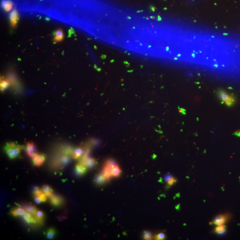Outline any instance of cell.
I'll list each match as a JSON object with an SVG mask.
<instances>
[{
	"instance_id": "7c38bea8",
	"label": "cell",
	"mask_w": 240,
	"mask_h": 240,
	"mask_svg": "<svg viewBox=\"0 0 240 240\" xmlns=\"http://www.w3.org/2000/svg\"><path fill=\"white\" fill-rule=\"evenodd\" d=\"M64 38V33L62 29H58L55 31L54 34L53 39L54 42H55V43L60 42L62 41Z\"/></svg>"
},
{
	"instance_id": "52a82bcc",
	"label": "cell",
	"mask_w": 240,
	"mask_h": 240,
	"mask_svg": "<svg viewBox=\"0 0 240 240\" xmlns=\"http://www.w3.org/2000/svg\"><path fill=\"white\" fill-rule=\"evenodd\" d=\"M9 19L11 27L13 28L16 27L19 20V15L18 12L15 10L11 11L9 14Z\"/></svg>"
},
{
	"instance_id": "ac0fdd59",
	"label": "cell",
	"mask_w": 240,
	"mask_h": 240,
	"mask_svg": "<svg viewBox=\"0 0 240 240\" xmlns=\"http://www.w3.org/2000/svg\"><path fill=\"white\" fill-rule=\"evenodd\" d=\"M102 173L104 176L108 181H109L112 176L111 175V168L107 165H104V167L103 168Z\"/></svg>"
},
{
	"instance_id": "9a60e30c",
	"label": "cell",
	"mask_w": 240,
	"mask_h": 240,
	"mask_svg": "<svg viewBox=\"0 0 240 240\" xmlns=\"http://www.w3.org/2000/svg\"><path fill=\"white\" fill-rule=\"evenodd\" d=\"M1 5L3 9L6 12L11 11L13 8V4L9 0H2Z\"/></svg>"
},
{
	"instance_id": "6da1fadb",
	"label": "cell",
	"mask_w": 240,
	"mask_h": 240,
	"mask_svg": "<svg viewBox=\"0 0 240 240\" xmlns=\"http://www.w3.org/2000/svg\"><path fill=\"white\" fill-rule=\"evenodd\" d=\"M24 148L23 146L19 145L14 142H10L6 143L4 149L8 158L13 160L19 157L21 150Z\"/></svg>"
},
{
	"instance_id": "1f68e13d",
	"label": "cell",
	"mask_w": 240,
	"mask_h": 240,
	"mask_svg": "<svg viewBox=\"0 0 240 240\" xmlns=\"http://www.w3.org/2000/svg\"><path fill=\"white\" fill-rule=\"evenodd\" d=\"M172 177V176L171 175H166V176H165V177H164V180H165V181H166L167 182Z\"/></svg>"
},
{
	"instance_id": "cb8c5ba5",
	"label": "cell",
	"mask_w": 240,
	"mask_h": 240,
	"mask_svg": "<svg viewBox=\"0 0 240 240\" xmlns=\"http://www.w3.org/2000/svg\"><path fill=\"white\" fill-rule=\"evenodd\" d=\"M42 190L48 197H50L54 193L52 188L48 185H44L42 187Z\"/></svg>"
},
{
	"instance_id": "7402d4cb",
	"label": "cell",
	"mask_w": 240,
	"mask_h": 240,
	"mask_svg": "<svg viewBox=\"0 0 240 240\" xmlns=\"http://www.w3.org/2000/svg\"><path fill=\"white\" fill-rule=\"evenodd\" d=\"M26 212L28 213H30V214L33 215L36 212L37 209V208L34 205H32L30 204H26L23 207Z\"/></svg>"
},
{
	"instance_id": "277c9868",
	"label": "cell",
	"mask_w": 240,
	"mask_h": 240,
	"mask_svg": "<svg viewBox=\"0 0 240 240\" xmlns=\"http://www.w3.org/2000/svg\"><path fill=\"white\" fill-rule=\"evenodd\" d=\"M49 198L50 203L54 207H60L63 205L65 202L64 199L62 196L54 193L51 195Z\"/></svg>"
},
{
	"instance_id": "4dcf8cb0",
	"label": "cell",
	"mask_w": 240,
	"mask_h": 240,
	"mask_svg": "<svg viewBox=\"0 0 240 240\" xmlns=\"http://www.w3.org/2000/svg\"><path fill=\"white\" fill-rule=\"evenodd\" d=\"M34 201L37 204L41 203V202H42V201L41 200V198L39 197H34Z\"/></svg>"
},
{
	"instance_id": "e0dca14e",
	"label": "cell",
	"mask_w": 240,
	"mask_h": 240,
	"mask_svg": "<svg viewBox=\"0 0 240 240\" xmlns=\"http://www.w3.org/2000/svg\"><path fill=\"white\" fill-rule=\"evenodd\" d=\"M7 79L9 81L10 85L12 86H16L18 85V81L16 74L13 72H11L8 74Z\"/></svg>"
},
{
	"instance_id": "7a4b0ae2",
	"label": "cell",
	"mask_w": 240,
	"mask_h": 240,
	"mask_svg": "<svg viewBox=\"0 0 240 240\" xmlns=\"http://www.w3.org/2000/svg\"><path fill=\"white\" fill-rule=\"evenodd\" d=\"M217 96L220 100L228 106H232L235 103V98L234 96L229 94L223 90L217 91Z\"/></svg>"
},
{
	"instance_id": "d4e9b609",
	"label": "cell",
	"mask_w": 240,
	"mask_h": 240,
	"mask_svg": "<svg viewBox=\"0 0 240 240\" xmlns=\"http://www.w3.org/2000/svg\"><path fill=\"white\" fill-rule=\"evenodd\" d=\"M56 231L53 228L49 229L46 232V237L48 239H53L55 237Z\"/></svg>"
},
{
	"instance_id": "4fadbf2b",
	"label": "cell",
	"mask_w": 240,
	"mask_h": 240,
	"mask_svg": "<svg viewBox=\"0 0 240 240\" xmlns=\"http://www.w3.org/2000/svg\"><path fill=\"white\" fill-rule=\"evenodd\" d=\"M36 220L37 223L41 224L44 222L45 219V215L43 212L41 210H37L36 212L33 215Z\"/></svg>"
},
{
	"instance_id": "f546056e",
	"label": "cell",
	"mask_w": 240,
	"mask_h": 240,
	"mask_svg": "<svg viewBox=\"0 0 240 240\" xmlns=\"http://www.w3.org/2000/svg\"><path fill=\"white\" fill-rule=\"evenodd\" d=\"M176 182V179L174 177H172L170 179H169L168 181H167V184L169 186H171L174 184Z\"/></svg>"
},
{
	"instance_id": "4316f807",
	"label": "cell",
	"mask_w": 240,
	"mask_h": 240,
	"mask_svg": "<svg viewBox=\"0 0 240 240\" xmlns=\"http://www.w3.org/2000/svg\"><path fill=\"white\" fill-rule=\"evenodd\" d=\"M44 193L42 189H41L38 188L37 187L34 189L33 191V195L34 197H40L43 193Z\"/></svg>"
},
{
	"instance_id": "83f0119b",
	"label": "cell",
	"mask_w": 240,
	"mask_h": 240,
	"mask_svg": "<svg viewBox=\"0 0 240 240\" xmlns=\"http://www.w3.org/2000/svg\"><path fill=\"white\" fill-rule=\"evenodd\" d=\"M143 236L144 239L145 240H149L152 239V234L150 231H144Z\"/></svg>"
},
{
	"instance_id": "ffe728a7",
	"label": "cell",
	"mask_w": 240,
	"mask_h": 240,
	"mask_svg": "<svg viewBox=\"0 0 240 240\" xmlns=\"http://www.w3.org/2000/svg\"><path fill=\"white\" fill-rule=\"evenodd\" d=\"M107 181H108L102 172L97 175L95 178V183L98 185H103L105 184Z\"/></svg>"
},
{
	"instance_id": "30bf717a",
	"label": "cell",
	"mask_w": 240,
	"mask_h": 240,
	"mask_svg": "<svg viewBox=\"0 0 240 240\" xmlns=\"http://www.w3.org/2000/svg\"><path fill=\"white\" fill-rule=\"evenodd\" d=\"M84 150L82 147H78L73 150L71 156L74 159L77 160L80 158L84 154Z\"/></svg>"
},
{
	"instance_id": "603a6c76",
	"label": "cell",
	"mask_w": 240,
	"mask_h": 240,
	"mask_svg": "<svg viewBox=\"0 0 240 240\" xmlns=\"http://www.w3.org/2000/svg\"><path fill=\"white\" fill-rule=\"evenodd\" d=\"M226 227L224 225H217L214 230V232L218 235H223L226 232Z\"/></svg>"
},
{
	"instance_id": "484cf974",
	"label": "cell",
	"mask_w": 240,
	"mask_h": 240,
	"mask_svg": "<svg viewBox=\"0 0 240 240\" xmlns=\"http://www.w3.org/2000/svg\"><path fill=\"white\" fill-rule=\"evenodd\" d=\"M117 164H117L116 162L114 160L112 159H110L107 160L105 164V165H107V166L111 168H113Z\"/></svg>"
},
{
	"instance_id": "5b68a950",
	"label": "cell",
	"mask_w": 240,
	"mask_h": 240,
	"mask_svg": "<svg viewBox=\"0 0 240 240\" xmlns=\"http://www.w3.org/2000/svg\"><path fill=\"white\" fill-rule=\"evenodd\" d=\"M70 158L69 155L63 153V154L57 158L54 161L55 165L59 167H63L66 165L70 162Z\"/></svg>"
},
{
	"instance_id": "5bb4252c",
	"label": "cell",
	"mask_w": 240,
	"mask_h": 240,
	"mask_svg": "<svg viewBox=\"0 0 240 240\" xmlns=\"http://www.w3.org/2000/svg\"><path fill=\"white\" fill-rule=\"evenodd\" d=\"M75 171L77 174L79 176L85 174L87 171V168L85 165L79 163L77 164L75 166Z\"/></svg>"
},
{
	"instance_id": "f1b7e54d",
	"label": "cell",
	"mask_w": 240,
	"mask_h": 240,
	"mask_svg": "<svg viewBox=\"0 0 240 240\" xmlns=\"http://www.w3.org/2000/svg\"><path fill=\"white\" fill-rule=\"evenodd\" d=\"M165 238V235L163 233H160L156 235L155 239L157 240H164Z\"/></svg>"
},
{
	"instance_id": "9c48e42d",
	"label": "cell",
	"mask_w": 240,
	"mask_h": 240,
	"mask_svg": "<svg viewBox=\"0 0 240 240\" xmlns=\"http://www.w3.org/2000/svg\"><path fill=\"white\" fill-rule=\"evenodd\" d=\"M79 163L85 165L87 168H92L97 163L96 160L94 158H90V156L84 160H80Z\"/></svg>"
},
{
	"instance_id": "44dd1931",
	"label": "cell",
	"mask_w": 240,
	"mask_h": 240,
	"mask_svg": "<svg viewBox=\"0 0 240 240\" xmlns=\"http://www.w3.org/2000/svg\"><path fill=\"white\" fill-rule=\"evenodd\" d=\"M122 173L121 168L118 164L115 165L114 167L111 168V175L112 177L117 178L119 177Z\"/></svg>"
},
{
	"instance_id": "d6986e66",
	"label": "cell",
	"mask_w": 240,
	"mask_h": 240,
	"mask_svg": "<svg viewBox=\"0 0 240 240\" xmlns=\"http://www.w3.org/2000/svg\"><path fill=\"white\" fill-rule=\"evenodd\" d=\"M23 219L27 223L29 224H36L37 223L36 220L32 214L26 212L24 214L23 216Z\"/></svg>"
},
{
	"instance_id": "3957f363",
	"label": "cell",
	"mask_w": 240,
	"mask_h": 240,
	"mask_svg": "<svg viewBox=\"0 0 240 240\" xmlns=\"http://www.w3.org/2000/svg\"><path fill=\"white\" fill-rule=\"evenodd\" d=\"M230 215L228 213L220 214L216 217L212 222H210V225H219L225 224L229 220Z\"/></svg>"
},
{
	"instance_id": "2e32d148",
	"label": "cell",
	"mask_w": 240,
	"mask_h": 240,
	"mask_svg": "<svg viewBox=\"0 0 240 240\" xmlns=\"http://www.w3.org/2000/svg\"><path fill=\"white\" fill-rule=\"evenodd\" d=\"M0 87H1V91L2 93H4L5 90L9 88V86H10V83L9 81L7 78H1V84H0Z\"/></svg>"
},
{
	"instance_id": "8fae6325",
	"label": "cell",
	"mask_w": 240,
	"mask_h": 240,
	"mask_svg": "<svg viewBox=\"0 0 240 240\" xmlns=\"http://www.w3.org/2000/svg\"><path fill=\"white\" fill-rule=\"evenodd\" d=\"M26 212V211L24 208L17 207L12 209L10 213L13 216L17 217L23 216L24 214Z\"/></svg>"
},
{
	"instance_id": "8992f818",
	"label": "cell",
	"mask_w": 240,
	"mask_h": 240,
	"mask_svg": "<svg viewBox=\"0 0 240 240\" xmlns=\"http://www.w3.org/2000/svg\"><path fill=\"white\" fill-rule=\"evenodd\" d=\"M25 150L28 156L32 158L38 154L37 152V147L35 144L33 142H27Z\"/></svg>"
},
{
	"instance_id": "ba28073f",
	"label": "cell",
	"mask_w": 240,
	"mask_h": 240,
	"mask_svg": "<svg viewBox=\"0 0 240 240\" xmlns=\"http://www.w3.org/2000/svg\"><path fill=\"white\" fill-rule=\"evenodd\" d=\"M45 160V156L43 154H37L32 158L33 165L35 166L40 167L44 163Z\"/></svg>"
}]
</instances>
